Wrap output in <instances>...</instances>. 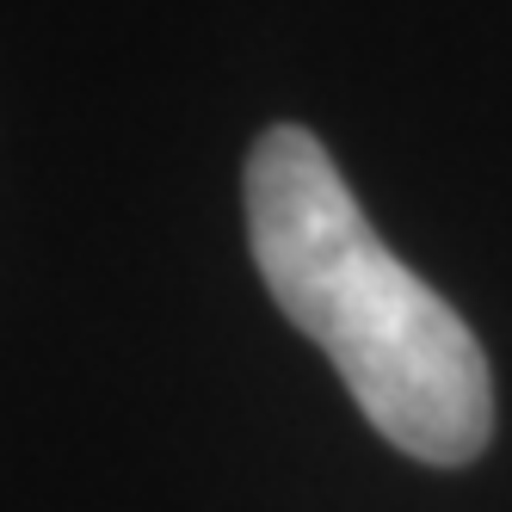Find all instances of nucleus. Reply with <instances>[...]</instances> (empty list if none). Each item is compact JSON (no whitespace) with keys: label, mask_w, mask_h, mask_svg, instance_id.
<instances>
[{"label":"nucleus","mask_w":512,"mask_h":512,"mask_svg":"<svg viewBox=\"0 0 512 512\" xmlns=\"http://www.w3.org/2000/svg\"><path fill=\"white\" fill-rule=\"evenodd\" d=\"M247 247L395 451L438 469L488 451L494 377L469 321L389 253L303 124H272L247 155Z\"/></svg>","instance_id":"obj_1"}]
</instances>
